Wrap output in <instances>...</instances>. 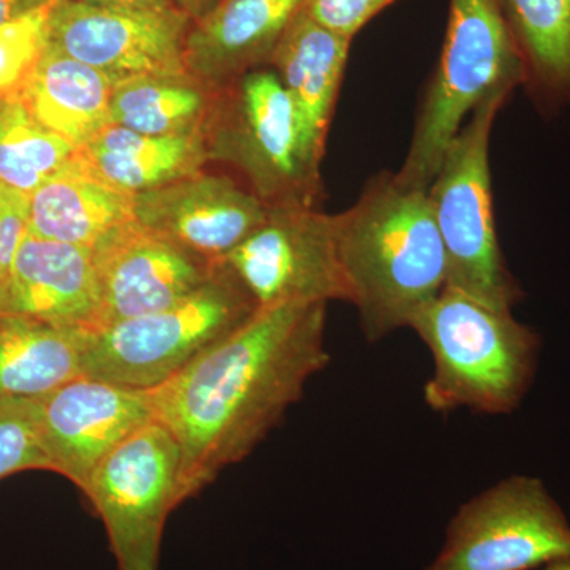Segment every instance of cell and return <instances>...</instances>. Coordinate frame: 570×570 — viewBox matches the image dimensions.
Segmentation results:
<instances>
[{"label": "cell", "mask_w": 570, "mask_h": 570, "mask_svg": "<svg viewBox=\"0 0 570 570\" xmlns=\"http://www.w3.org/2000/svg\"><path fill=\"white\" fill-rule=\"evenodd\" d=\"M208 97L186 75H142L115 81L108 122L165 137L198 132Z\"/></svg>", "instance_id": "23"}, {"label": "cell", "mask_w": 570, "mask_h": 570, "mask_svg": "<svg viewBox=\"0 0 570 570\" xmlns=\"http://www.w3.org/2000/svg\"><path fill=\"white\" fill-rule=\"evenodd\" d=\"M48 43L110 75H186L184 20L175 10H127L61 0L52 11Z\"/></svg>", "instance_id": "10"}, {"label": "cell", "mask_w": 570, "mask_h": 570, "mask_svg": "<svg viewBox=\"0 0 570 570\" xmlns=\"http://www.w3.org/2000/svg\"><path fill=\"white\" fill-rule=\"evenodd\" d=\"M508 100L498 94L472 111L442 157L428 197L448 255V287L512 313L521 288L499 246L490 170L491 132Z\"/></svg>", "instance_id": "5"}, {"label": "cell", "mask_w": 570, "mask_h": 570, "mask_svg": "<svg viewBox=\"0 0 570 570\" xmlns=\"http://www.w3.org/2000/svg\"><path fill=\"white\" fill-rule=\"evenodd\" d=\"M137 224V195L94 175L77 154L29 202L32 234L92 250Z\"/></svg>", "instance_id": "17"}, {"label": "cell", "mask_w": 570, "mask_h": 570, "mask_svg": "<svg viewBox=\"0 0 570 570\" xmlns=\"http://www.w3.org/2000/svg\"><path fill=\"white\" fill-rule=\"evenodd\" d=\"M245 287L217 264L208 283L175 305L88 332L82 374L154 390L257 313Z\"/></svg>", "instance_id": "6"}, {"label": "cell", "mask_w": 570, "mask_h": 570, "mask_svg": "<svg viewBox=\"0 0 570 570\" xmlns=\"http://www.w3.org/2000/svg\"><path fill=\"white\" fill-rule=\"evenodd\" d=\"M306 0H224L186 40L187 69L205 77L245 75L269 61Z\"/></svg>", "instance_id": "18"}, {"label": "cell", "mask_w": 570, "mask_h": 570, "mask_svg": "<svg viewBox=\"0 0 570 570\" xmlns=\"http://www.w3.org/2000/svg\"><path fill=\"white\" fill-rule=\"evenodd\" d=\"M59 2L43 0L0 24V99L17 92L39 62L48 45L52 11Z\"/></svg>", "instance_id": "25"}, {"label": "cell", "mask_w": 570, "mask_h": 570, "mask_svg": "<svg viewBox=\"0 0 570 570\" xmlns=\"http://www.w3.org/2000/svg\"><path fill=\"white\" fill-rule=\"evenodd\" d=\"M100 279L88 247L41 238L26 232L9 279L0 291V314H17L96 332L100 326Z\"/></svg>", "instance_id": "15"}, {"label": "cell", "mask_w": 570, "mask_h": 570, "mask_svg": "<svg viewBox=\"0 0 570 570\" xmlns=\"http://www.w3.org/2000/svg\"><path fill=\"white\" fill-rule=\"evenodd\" d=\"M115 81L48 43L14 94L41 126L80 148L108 122Z\"/></svg>", "instance_id": "20"}, {"label": "cell", "mask_w": 570, "mask_h": 570, "mask_svg": "<svg viewBox=\"0 0 570 570\" xmlns=\"http://www.w3.org/2000/svg\"><path fill=\"white\" fill-rule=\"evenodd\" d=\"M77 157L104 181L140 195L197 174L205 148L200 132L153 137L107 122Z\"/></svg>", "instance_id": "19"}, {"label": "cell", "mask_w": 570, "mask_h": 570, "mask_svg": "<svg viewBox=\"0 0 570 570\" xmlns=\"http://www.w3.org/2000/svg\"><path fill=\"white\" fill-rule=\"evenodd\" d=\"M92 6L112 7L127 10H165L170 9L167 0H81Z\"/></svg>", "instance_id": "29"}, {"label": "cell", "mask_w": 570, "mask_h": 570, "mask_svg": "<svg viewBox=\"0 0 570 570\" xmlns=\"http://www.w3.org/2000/svg\"><path fill=\"white\" fill-rule=\"evenodd\" d=\"M77 154L29 112L17 94L0 100V183L31 195Z\"/></svg>", "instance_id": "24"}, {"label": "cell", "mask_w": 570, "mask_h": 570, "mask_svg": "<svg viewBox=\"0 0 570 570\" xmlns=\"http://www.w3.org/2000/svg\"><path fill=\"white\" fill-rule=\"evenodd\" d=\"M411 328L433 355V376L423 390L433 411L510 414L527 396L538 370L540 341L512 313L445 287Z\"/></svg>", "instance_id": "3"}, {"label": "cell", "mask_w": 570, "mask_h": 570, "mask_svg": "<svg viewBox=\"0 0 570 570\" xmlns=\"http://www.w3.org/2000/svg\"><path fill=\"white\" fill-rule=\"evenodd\" d=\"M570 562V523L542 480L512 475L461 505L425 570H538Z\"/></svg>", "instance_id": "8"}, {"label": "cell", "mask_w": 570, "mask_h": 570, "mask_svg": "<svg viewBox=\"0 0 570 570\" xmlns=\"http://www.w3.org/2000/svg\"><path fill=\"white\" fill-rule=\"evenodd\" d=\"M100 279V326L146 316L208 283L217 264L140 223L94 250Z\"/></svg>", "instance_id": "13"}, {"label": "cell", "mask_w": 570, "mask_h": 570, "mask_svg": "<svg viewBox=\"0 0 570 570\" xmlns=\"http://www.w3.org/2000/svg\"><path fill=\"white\" fill-rule=\"evenodd\" d=\"M0 100H2V99H0Z\"/></svg>", "instance_id": "33"}, {"label": "cell", "mask_w": 570, "mask_h": 570, "mask_svg": "<svg viewBox=\"0 0 570 570\" xmlns=\"http://www.w3.org/2000/svg\"><path fill=\"white\" fill-rule=\"evenodd\" d=\"M352 40L336 36L299 11L269 62L294 104L306 159L321 167L330 124Z\"/></svg>", "instance_id": "16"}, {"label": "cell", "mask_w": 570, "mask_h": 570, "mask_svg": "<svg viewBox=\"0 0 570 570\" xmlns=\"http://www.w3.org/2000/svg\"><path fill=\"white\" fill-rule=\"evenodd\" d=\"M29 195L0 183V291L29 228Z\"/></svg>", "instance_id": "28"}, {"label": "cell", "mask_w": 570, "mask_h": 570, "mask_svg": "<svg viewBox=\"0 0 570 570\" xmlns=\"http://www.w3.org/2000/svg\"><path fill=\"white\" fill-rule=\"evenodd\" d=\"M333 220L348 303L358 311L367 343L411 328L449 285L448 255L428 189L384 171Z\"/></svg>", "instance_id": "2"}, {"label": "cell", "mask_w": 570, "mask_h": 570, "mask_svg": "<svg viewBox=\"0 0 570 570\" xmlns=\"http://www.w3.org/2000/svg\"><path fill=\"white\" fill-rule=\"evenodd\" d=\"M232 153L268 206H317L321 176L306 159L294 104L275 70L239 81Z\"/></svg>", "instance_id": "11"}, {"label": "cell", "mask_w": 570, "mask_h": 570, "mask_svg": "<svg viewBox=\"0 0 570 570\" xmlns=\"http://www.w3.org/2000/svg\"><path fill=\"white\" fill-rule=\"evenodd\" d=\"M220 264L258 309L294 303H348L335 220L317 206H269L264 224Z\"/></svg>", "instance_id": "9"}, {"label": "cell", "mask_w": 570, "mask_h": 570, "mask_svg": "<svg viewBox=\"0 0 570 570\" xmlns=\"http://www.w3.org/2000/svg\"><path fill=\"white\" fill-rule=\"evenodd\" d=\"M538 570H570V562H560V564H551Z\"/></svg>", "instance_id": "31"}, {"label": "cell", "mask_w": 570, "mask_h": 570, "mask_svg": "<svg viewBox=\"0 0 570 570\" xmlns=\"http://www.w3.org/2000/svg\"><path fill=\"white\" fill-rule=\"evenodd\" d=\"M253 190L220 176L193 175L137 195L138 223L213 264L223 262L268 216Z\"/></svg>", "instance_id": "14"}, {"label": "cell", "mask_w": 570, "mask_h": 570, "mask_svg": "<svg viewBox=\"0 0 570 570\" xmlns=\"http://www.w3.org/2000/svg\"><path fill=\"white\" fill-rule=\"evenodd\" d=\"M181 460L174 434L154 419L111 450L82 487L118 570H159L165 524L183 502Z\"/></svg>", "instance_id": "7"}, {"label": "cell", "mask_w": 570, "mask_h": 570, "mask_svg": "<svg viewBox=\"0 0 570 570\" xmlns=\"http://www.w3.org/2000/svg\"><path fill=\"white\" fill-rule=\"evenodd\" d=\"M527 67V88L546 110L570 102V0H502Z\"/></svg>", "instance_id": "22"}, {"label": "cell", "mask_w": 570, "mask_h": 570, "mask_svg": "<svg viewBox=\"0 0 570 570\" xmlns=\"http://www.w3.org/2000/svg\"><path fill=\"white\" fill-rule=\"evenodd\" d=\"M37 404L51 471L80 490L111 450L154 420L149 390L124 387L85 374L37 396Z\"/></svg>", "instance_id": "12"}, {"label": "cell", "mask_w": 570, "mask_h": 570, "mask_svg": "<svg viewBox=\"0 0 570 570\" xmlns=\"http://www.w3.org/2000/svg\"><path fill=\"white\" fill-rule=\"evenodd\" d=\"M43 0H0V24L40 6Z\"/></svg>", "instance_id": "30"}, {"label": "cell", "mask_w": 570, "mask_h": 570, "mask_svg": "<svg viewBox=\"0 0 570 570\" xmlns=\"http://www.w3.org/2000/svg\"><path fill=\"white\" fill-rule=\"evenodd\" d=\"M325 303L258 309L160 387L154 419L181 449V501L254 452L330 362Z\"/></svg>", "instance_id": "1"}, {"label": "cell", "mask_w": 570, "mask_h": 570, "mask_svg": "<svg viewBox=\"0 0 570 570\" xmlns=\"http://www.w3.org/2000/svg\"><path fill=\"white\" fill-rule=\"evenodd\" d=\"M29 469L51 471L41 441L37 397L0 400V479Z\"/></svg>", "instance_id": "26"}, {"label": "cell", "mask_w": 570, "mask_h": 570, "mask_svg": "<svg viewBox=\"0 0 570 570\" xmlns=\"http://www.w3.org/2000/svg\"><path fill=\"white\" fill-rule=\"evenodd\" d=\"M179 2H183V3H193V2H195V0H179Z\"/></svg>", "instance_id": "32"}, {"label": "cell", "mask_w": 570, "mask_h": 570, "mask_svg": "<svg viewBox=\"0 0 570 570\" xmlns=\"http://www.w3.org/2000/svg\"><path fill=\"white\" fill-rule=\"evenodd\" d=\"M524 85L527 67L502 0H450L444 48L396 178L428 189L472 111Z\"/></svg>", "instance_id": "4"}, {"label": "cell", "mask_w": 570, "mask_h": 570, "mask_svg": "<svg viewBox=\"0 0 570 570\" xmlns=\"http://www.w3.org/2000/svg\"><path fill=\"white\" fill-rule=\"evenodd\" d=\"M397 0H306L303 11L322 28L344 39L356 33Z\"/></svg>", "instance_id": "27"}, {"label": "cell", "mask_w": 570, "mask_h": 570, "mask_svg": "<svg viewBox=\"0 0 570 570\" xmlns=\"http://www.w3.org/2000/svg\"><path fill=\"white\" fill-rule=\"evenodd\" d=\"M88 332L0 314V400L37 397L82 376Z\"/></svg>", "instance_id": "21"}]
</instances>
